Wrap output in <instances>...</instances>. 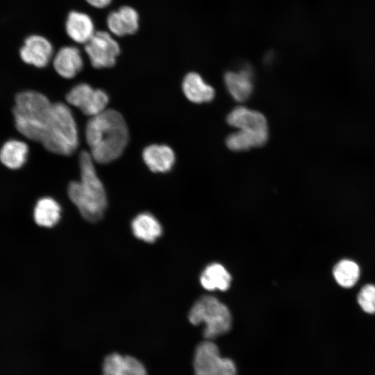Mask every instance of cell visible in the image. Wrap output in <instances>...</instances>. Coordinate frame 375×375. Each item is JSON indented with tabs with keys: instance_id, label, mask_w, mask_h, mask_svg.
<instances>
[{
	"instance_id": "obj_11",
	"label": "cell",
	"mask_w": 375,
	"mask_h": 375,
	"mask_svg": "<svg viewBox=\"0 0 375 375\" xmlns=\"http://www.w3.org/2000/svg\"><path fill=\"white\" fill-rule=\"evenodd\" d=\"M106 23L110 33L116 36L131 35L138 29L139 15L133 8L124 6L110 12Z\"/></svg>"
},
{
	"instance_id": "obj_13",
	"label": "cell",
	"mask_w": 375,
	"mask_h": 375,
	"mask_svg": "<svg viewBox=\"0 0 375 375\" xmlns=\"http://www.w3.org/2000/svg\"><path fill=\"white\" fill-rule=\"evenodd\" d=\"M102 372L103 375H147L145 367L139 360L117 353L104 358Z\"/></svg>"
},
{
	"instance_id": "obj_8",
	"label": "cell",
	"mask_w": 375,
	"mask_h": 375,
	"mask_svg": "<svg viewBox=\"0 0 375 375\" xmlns=\"http://www.w3.org/2000/svg\"><path fill=\"white\" fill-rule=\"evenodd\" d=\"M91 65L97 69L112 67L120 53L119 45L112 35L104 31H96L85 44Z\"/></svg>"
},
{
	"instance_id": "obj_2",
	"label": "cell",
	"mask_w": 375,
	"mask_h": 375,
	"mask_svg": "<svg viewBox=\"0 0 375 375\" xmlns=\"http://www.w3.org/2000/svg\"><path fill=\"white\" fill-rule=\"evenodd\" d=\"M12 111L17 131L42 144L53 124V103L43 94L27 90L16 95Z\"/></svg>"
},
{
	"instance_id": "obj_7",
	"label": "cell",
	"mask_w": 375,
	"mask_h": 375,
	"mask_svg": "<svg viewBox=\"0 0 375 375\" xmlns=\"http://www.w3.org/2000/svg\"><path fill=\"white\" fill-rule=\"evenodd\" d=\"M70 105L78 108L88 116L94 117L106 110L109 98L106 92L94 89L87 83H79L66 95Z\"/></svg>"
},
{
	"instance_id": "obj_14",
	"label": "cell",
	"mask_w": 375,
	"mask_h": 375,
	"mask_svg": "<svg viewBox=\"0 0 375 375\" xmlns=\"http://www.w3.org/2000/svg\"><path fill=\"white\" fill-rule=\"evenodd\" d=\"M65 31L73 41L86 44L95 33L94 24L92 18L83 12L71 11L66 19Z\"/></svg>"
},
{
	"instance_id": "obj_17",
	"label": "cell",
	"mask_w": 375,
	"mask_h": 375,
	"mask_svg": "<svg viewBox=\"0 0 375 375\" xmlns=\"http://www.w3.org/2000/svg\"><path fill=\"white\" fill-rule=\"evenodd\" d=\"M182 89L187 99L196 103L209 102L215 97L213 88L195 72L185 75L183 80Z\"/></svg>"
},
{
	"instance_id": "obj_23",
	"label": "cell",
	"mask_w": 375,
	"mask_h": 375,
	"mask_svg": "<svg viewBox=\"0 0 375 375\" xmlns=\"http://www.w3.org/2000/svg\"><path fill=\"white\" fill-rule=\"evenodd\" d=\"M60 207L53 199L42 198L39 200L34 210V219L42 226L51 227L59 220Z\"/></svg>"
},
{
	"instance_id": "obj_3",
	"label": "cell",
	"mask_w": 375,
	"mask_h": 375,
	"mask_svg": "<svg viewBox=\"0 0 375 375\" xmlns=\"http://www.w3.org/2000/svg\"><path fill=\"white\" fill-rule=\"evenodd\" d=\"M90 153L83 151L79 156L80 181L68 186V195L83 217L90 222L99 221L107 206L103 183L98 177Z\"/></svg>"
},
{
	"instance_id": "obj_9",
	"label": "cell",
	"mask_w": 375,
	"mask_h": 375,
	"mask_svg": "<svg viewBox=\"0 0 375 375\" xmlns=\"http://www.w3.org/2000/svg\"><path fill=\"white\" fill-rule=\"evenodd\" d=\"M53 52V46L46 38L32 35L25 39L19 56L24 62L42 68L48 65Z\"/></svg>"
},
{
	"instance_id": "obj_21",
	"label": "cell",
	"mask_w": 375,
	"mask_h": 375,
	"mask_svg": "<svg viewBox=\"0 0 375 375\" xmlns=\"http://www.w3.org/2000/svg\"><path fill=\"white\" fill-rule=\"evenodd\" d=\"M269 134H258L238 130L226 139L227 147L234 151H246L263 146L268 140Z\"/></svg>"
},
{
	"instance_id": "obj_4",
	"label": "cell",
	"mask_w": 375,
	"mask_h": 375,
	"mask_svg": "<svg viewBox=\"0 0 375 375\" xmlns=\"http://www.w3.org/2000/svg\"><path fill=\"white\" fill-rule=\"evenodd\" d=\"M48 151L69 156L78 145V129L69 108L65 103H53V122L51 128L42 143Z\"/></svg>"
},
{
	"instance_id": "obj_1",
	"label": "cell",
	"mask_w": 375,
	"mask_h": 375,
	"mask_svg": "<svg viewBox=\"0 0 375 375\" xmlns=\"http://www.w3.org/2000/svg\"><path fill=\"white\" fill-rule=\"evenodd\" d=\"M128 129L123 116L106 109L92 117L85 127V139L94 161L106 164L118 158L128 142Z\"/></svg>"
},
{
	"instance_id": "obj_10",
	"label": "cell",
	"mask_w": 375,
	"mask_h": 375,
	"mask_svg": "<svg viewBox=\"0 0 375 375\" xmlns=\"http://www.w3.org/2000/svg\"><path fill=\"white\" fill-rule=\"evenodd\" d=\"M227 123L238 130L269 134L267 121L261 112L244 106H237L227 115Z\"/></svg>"
},
{
	"instance_id": "obj_5",
	"label": "cell",
	"mask_w": 375,
	"mask_h": 375,
	"mask_svg": "<svg viewBox=\"0 0 375 375\" xmlns=\"http://www.w3.org/2000/svg\"><path fill=\"white\" fill-rule=\"evenodd\" d=\"M188 319L194 325L203 323V336L213 339L228 332L231 326L228 308L212 296L200 297L192 306Z\"/></svg>"
},
{
	"instance_id": "obj_19",
	"label": "cell",
	"mask_w": 375,
	"mask_h": 375,
	"mask_svg": "<svg viewBox=\"0 0 375 375\" xmlns=\"http://www.w3.org/2000/svg\"><path fill=\"white\" fill-rule=\"evenodd\" d=\"M134 235L147 242H153L162 233V227L157 219L148 212L137 215L131 223Z\"/></svg>"
},
{
	"instance_id": "obj_22",
	"label": "cell",
	"mask_w": 375,
	"mask_h": 375,
	"mask_svg": "<svg viewBox=\"0 0 375 375\" xmlns=\"http://www.w3.org/2000/svg\"><path fill=\"white\" fill-rule=\"evenodd\" d=\"M333 276L336 283L344 288L353 287L359 280L360 269L359 265L351 259H342L333 267Z\"/></svg>"
},
{
	"instance_id": "obj_12",
	"label": "cell",
	"mask_w": 375,
	"mask_h": 375,
	"mask_svg": "<svg viewBox=\"0 0 375 375\" xmlns=\"http://www.w3.org/2000/svg\"><path fill=\"white\" fill-rule=\"evenodd\" d=\"M253 71L248 66L237 72L228 71L224 74L226 88L231 97L237 101L247 100L253 89Z\"/></svg>"
},
{
	"instance_id": "obj_6",
	"label": "cell",
	"mask_w": 375,
	"mask_h": 375,
	"mask_svg": "<svg viewBox=\"0 0 375 375\" xmlns=\"http://www.w3.org/2000/svg\"><path fill=\"white\" fill-rule=\"evenodd\" d=\"M194 375H236V367L229 358L220 356L217 346L210 342L200 343L194 357Z\"/></svg>"
},
{
	"instance_id": "obj_18",
	"label": "cell",
	"mask_w": 375,
	"mask_h": 375,
	"mask_svg": "<svg viewBox=\"0 0 375 375\" xmlns=\"http://www.w3.org/2000/svg\"><path fill=\"white\" fill-rule=\"evenodd\" d=\"M28 153L26 143L18 140H9L0 149V161L9 169H19L26 162Z\"/></svg>"
},
{
	"instance_id": "obj_16",
	"label": "cell",
	"mask_w": 375,
	"mask_h": 375,
	"mask_svg": "<svg viewBox=\"0 0 375 375\" xmlns=\"http://www.w3.org/2000/svg\"><path fill=\"white\" fill-rule=\"evenodd\" d=\"M142 158L153 172H167L175 162V154L171 147L165 144H151L145 147Z\"/></svg>"
},
{
	"instance_id": "obj_15",
	"label": "cell",
	"mask_w": 375,
	"mask_h": 375,
	"mask_svg": "<svg viewBox=\"0 0 375 375\" xmlns=\"http://www.w3.org/2000/svg\"><path fill=\"white\" fill-rule=\"evenodd\" d=\"M83 66L79 49L73 46L60 48L53 58L56 72L63 78H72L77 75Z\"/></svg>"
},
{
	"instance_id": "obj_25",
	"label": "cell",
	"mask_w": 375,
	"mask_h": 375,
	"mask_svg": "<svg viewBox=\"0 0 375 375\" xmlns=\"http://www.w3.org/2000/svg\"><path fill=\"white\" fill-rule=\"evenodd\" d=\"M90 6L97 8H103L108 6L112 0H85Z\"/></svg>"
},
{
	"instance_id": "obj_24",
	"label": "cell",
	"mask_w": 375,
	"mask_h": 375,
	"mask_svg": "<svg viewBox=\"0 0 375 375\" xmlns=\"http://www.w3.org/2000/svg\"><path fill=\"white\" fill-rule=\"evenodd\" d=\"M356 299L364 312L375 314V285L369 283L363 285L358 292Z\"/></svg>"
},
{
	"instance_id": "obj_20",
	"label": "cell",
	"mask_w": 375,
	"mask_h": 375,
	"mask_svg": "<svg viewBox=\"0 0 375 375\" xmlns=\"http://www.w3.org/2000/svg\"><path fill=\"white\" fill-rule=\"evenodd\" d=\"M231 281V274L222 265L219 263L208 265L200 276V283L207 290L225 291L230 287Z\"/></svg>"
}]
</instances>
